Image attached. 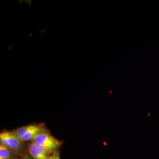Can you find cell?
I'll use <instances>...</instances> for the list:
<instances>
[{
	"label": "cell",
	"instance_id": "1",
	"mask_svg": "<svg viewBox=\"0 0 159 159\" xmlns=\"http://www.w3.org/2000/svg\"><path fill=\"white\" fill-rule=\"evenodd\" d=\"M0 144L10 150L17 156L25 154V142L18 139L13 131L4 130L0 133Z\"/></svg>",
	"mask_w": 159,
	"mask_h": 159
},
{
	"label": "cell",
	"instance_id": "2",
	"mask_svg": "<svg viewBox=\"0 0 159 159\" xmlns=\"http://www.w3.org/2000/svg\"><path fill=\"white\" fill-rule=\"evenodd\" d=\"M32 142L52 152L58 150L63 143L62 141L52 136L51 133L46 129L40 133Z\"/></svg>",
	"mask_w": 159,
	"mask_h": 159
},
{
	"label": "cell",
	"instance_id": "3",
	"mask_svg": "<svg viewBox=\"0 0 159 159\" xmlns=\"http://www.w3.org/2000/svg\"><path fill=\"white\" fill-rule=\"evenodd\" d=\"M27 150L29 154L33 159H47L54 152L43 148L32 141L28 145Z\"/></svg>",
	"mask_w": 159,
	"mask_h": 159
},
{
	"label": "cell",
	"instance_id": "4",
	"mask_svg": "<svg viewBox=\"0 0 159 159\" xmlns=\"http://www.w3.org/2000/svg\"><path fill=\"white\" fill-rule=\"evenodd\" d=\"M17 155L12 153L10 150L0 144V159H16Z\"/></svg>",
	"mask_w": 159,
	"mask_h": 159
},
{
	"label": "cell",
	"instance_id": "5",
	"mask_svg": "<svg viewBox=\"0 0 159 159\" xmlns=\"http://www.w3.org/2000/svg\"><path fill=\"white\" fill-rule=\"evenodd\" d=\"M47 159H60V152L58 150L54 152Z\"/></svg>",
	"mask_w": 159,
	"mask_h": 159
},
{
	"label": "cell",
	"instance_id": "6",
	"mask_svg": "<svg viewBox=\"0 0 159 159\" xmlns=\"http://www.w3.org/2000/svg\"><path fill=\"white\" fill-rule=\"evenodd\" d=\"M33 159L30 154H25L23 156H19V157H17V159Z\"/></svg>",
	"mask_w": 159,
	"mask_h": 159
}]
</instances>
